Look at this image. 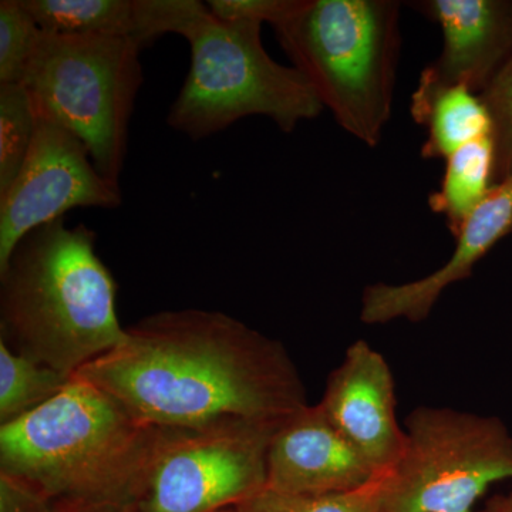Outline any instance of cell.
Segmentation results:
<instances>
[{
    "instance_id": "obj_21",
    "label": "cell",
    "mask_w": 512,
    "mask_h": 512,
    "mask_svg": "<svg viewBox=\"0 0 512 512\" xmlns=\"http://www.w3.org/2000/svg\"><path fill=\"white\" fill-rule=\"evenodd\" d=\"M493 124L494 185L512 177V56L480 94Z\"/></svg>"
},
{
    "instance_id": "obj_15",
    "label": "cell",
    "mask_w": 512,
    "mask_h": 512,
    "mask_svg": "<svg viewBox=\"0 0 512 512\" xmlns=\"http://www.w3.org/2000/svg\"><path fill=\"white\" fill-rule=\"evenodd\" d=\"M494 144L487 136L467 144L446 160L440 188L429 197V207L443 215L454 238L494 187Z\"/></svg>"
},
{
    "instance_id": "obj_5",
    "label": "cell",
    "mask_w": 512,
    "mask_h": 512,
    "mask_svg": "<svg viewBox=\"0 0 512 512\" xmlns=\"http://www.w3.org/2000/svg\"><path fill=\"white\" fill-rule=\"evenodd\" d=\"M262 25L228 22L200 13L181 36L190 45V69L167 114V124L204 140L251 116L292 133L325 107L305 76L276 62L262 45Z\"/></svg>"
},
{
    "instance_id": "obj_23",
    "label": "cell",
    "mask_w": 512,
    "mask_h": 512,
    "mask_svg": "<svg viewBox=\"0 0 512 512\" xmlns=\"http://www.w3.org/2000/svg\"><path fill=\"white\" fill-rule=\"evenodd\" d=\"M35 512H117L113 505L89 503H43L40 501Z\"/></svg>"
},
{
    "instance_id": "obj_11",
    "label": "cell",
    "mask_w": 512,
    "mask_h": 512,
    "mask_svg": "<svg viewBox=\"0 0 512 512\" xmlns=\"http://www.w3.org/2000/svg\"><path fill=\"white\" fill-rule=\"evenodd\" d=\"M379 476L319 404L282 421L266 451L265 488L279 494L343 493Z\"/></svg>"
},
{
    "instance_id": "obj_2",
    "label": "cell",
    "mask_w": 512,
    "mask_h": 512,
    "mask_svg": "<svg viewBox=\"0 0 512 512\" xmlns=\"http://www.w3.org/2000/svg\"><path fill=\"white\" fill-rule=\"evenodd\" d=\"M96 232L64 220L29 232L0 268V342L73 377L126 338Z\"/></svg>"
},
{
    "instance_id": "obj_8",
    "label": "cell",
    "mask_w": 512,
    "mask_h": 512,
    "mask_svg": "<svg viewBox=\"0 0 512 512\" xmlns=\"http://www.w3.org/2000/svg\"><path fill=\"white\" fill-rule=\"evenodd\" d=\"M406 426L379 512H474L491 484L512 480V434L498 417L419 407Z\"/></svg>"
},
{
    "instance_id": "obj_18",
    "label": "cell",
    "mask_w": 512,
    "mask_h": 512,
    "mask_svg": "<svg viewBox=\"0 0 512 512\" xmlns=\"http://www.w3.org/2000/svg\"><path fill=\"white\" fill-rule=\"evenodd\" d=\"M37 116L23 84H0V195L15 183L36 134Z\"/></svg>"
},
{
    "instance_id": "obj_17",
    "label": "cell",
    "mask_w": 512,
    "mask_h": 512,
    "mask_svg": "<svg viewBox=\"0 0 512 512\" xmlns=\"http://www.w3.org/2000/svg\"><path fill=\"white\" fill-rule=\"evenodd\" d=\"M72 379L0 342V426L35 412L62 393Z\"/></svg>"
},
{
    "instance_id": "obj_7",
    "label": "cell",
    "mask_w": 512,
    "mask_h": 512,
    "mask_svg": "<svg viewBox=\"0 0 512 512\" xmlns=\"http://www.w3.org/2000/svg\"><path fill=\"white\" fill-rule=\"evenodd\" d=\"M281 423L229 417L197 426L151 427L117 512L237 507L265 490L266 451Z\"/></svg>"
},
{
    "instance_id": "obj_9",
    "label": "cell",
    "mask_w": 512,
    "mask_h": 512,
    "mask_svg": "<svg viewBox=\"0 0 512 512\" xmlns=\"http://www.w3.org/2000/svg\"><path fill=\"white\" fill-rule=\"evenodd\" d=\"M37 116L35 140L15 183L0 195V268L29 232L76 208L116 210L119 183L97 170L89 150L67 128Z\"/></svg>"
},
{
    "instance_id": "obj_1",
    "label": "cell",
    "mask_w": 512,
    "mask_h": 512,
    "mask_svg": "<svg viewBox=\"0 0 512 512\" xmlns=\"http://www.w3.org/2000/svg\"><path fill=\"white\" fill-rule=\"evenodd\" d=\"M74 376L106 390L147 426L229 417L281 423L309 406L281 343L202 309L146 316Z\"/></svg>"
},
{
    "instance_id": "obj_24",
    "label": "cell",
    "mask_w": 512,
    "mask_h": 512,
    "mask_svg": "<svg viewBox=\"0 0 512 512\" xmlns=\"http://www.w3.org/2000/svg\"><path fill=\"white\" fill-rule=\"evenodd\" d=\"M477 512H512V488L508 493L490 498L483 510Z\"/></svg>"
},
{
    "instance_id": "obj_25",
    "label": "cell",
    "mask_w": 512,
    "mask_h": 512,
    "mask_svg": "<svg viewBox=\"0 0 512 512\" xmlns=\"http://www.w3.org/2000/svg\"><path fill=\"white\" fill-rule=\"evenodd\" d=\"M214 512H238L235 508H225V510H218Z\"/></svg>"
},
{
    "instance_id": "obj_16",
    "label": "cell",
    "mask_w": 512,
    "mask_h": 512,
    "mask_svg": "<svg viewBox=\"0 0 512 512\" xmlns=\"http://www.w3.org/2000/svg\"><path fill=\"white\" fill-rule=\"evenodd\" d=\"M23 5L43 32L120 37L140 46V0H23Z\"/></svg>"
},
{
    "instance_id": "obj_26",
    "label": "cell",
    "mask_w": 512,
    "mask_h": 512,
    "mask_svg": "<svg viewBox=\"0 0 512 512\" xmlns=\"http://www.w3.org/2000/svg\"><path fill=\"white\" fill-rule=\"evenodd\" d=\"M511 234H512V227H511Z\"/></svg>"
},
{
    "instance_id": "obj_13",
    "label": "cell",
    "mask_w": 512,
    "mask_h": 512,
    "mask_svg": "<svg viewBox=\"0 0 512 512\" xmlns=\"http://www.w3.org/2000/svg\"><path fill=\"white\" fill-rule=\"evenodd\" d=\"M512 227V177L494 185L483 204L473 212L458 235L454 252L446 264L426 278L406 284L367 286L362 295L360 319L367 325H382L392 320L421 322L448 286L466 281L474 266Z\"/></svg>"
},
{
    "instance_id": "obj_6",
    "label": "cell",
    "mask_w": 512,
    "mask_h": 512,
    "mask_svg": "<svg viewBox=\"0 0 512 512\" xmlns=\"http://www.w3.org/2000/svg\"><path fill=\"white\" fill-rule=\"evenodd\" d=\"M141 47L128 39L43 32L23 77L36 114L67 128L97 170L120 184L128 127L144 82Z\"/></svg>"
},
{
    "instance_id": "obj_12",
    "label": "cell",
    "mask_w": 512,
    "mask_h": 512,
    "mask_svg": "<svg viewBox=\"0 0 512 512\" xmlns=\"http://www.w3.org/2000/svg\"><path fill=\"white\" fill-rule=\"evenodd\" d=\"M443 32V50L420 79L481 94L512 56V0L412 2Z\"/></svg>"
},
{
    "instance_id": "obj_4",
    "label": "cell",
    "mask_w": 512,
    "mask_h": 512,
    "mask_svg": "<svg viewBox=\"0 0 512 512\" xmlns=\"http://www.w3.org/2000/svg\"><path fill=\"white\" fill-rule=\"evenodd\" d=\"M397 0H303L275 26L286 55L346 133L376 147L392 117L399 64Z\"/></svg>"
},
{
    "instance_id": "obj_14",
    "label": "cell",
    "mask_w": 512,
    "mask_h": 512,
    "mask_svg": "<svg viewBox=\"0 0 512 512\" xmlns=\"http://www.w3.org/2000/svg\"><path fill=\"white\" fill-rule=\"evenodd\" d=\"M412 114L427 131L421 147V157L426 160H447L460 148L493 133L480 94L464 86L419 79L412 96Z\"/></svg>"
},
{
    "instance_id": "obj_22",
    "label": "cell",
    "mask_w": 512,
    "mask_h": 512,
    "mask_svg": "<svg viewBox=\"0 0 512 512\" xmlns=\"http://www.w3.org/2000/svg\"><path fill=\"white\" fill-rule=\"evenodd\" d=\"M303 0H210L212 15L228 22H252L279 25L301 8Z\"/></svg>"
},
{
    "instance_id": "obj_20",
    "label": "cell",
    "mask_w": 512,
    "mask_h": 512,
    "mask_svg": "<svg viewBox=\"0 0 512 512\" xmlns=\"http://www.w3.org/2000/svg\"><path fill=\"white\" fill-rule=\"evenodd\" d=\"M42 29L30 15L23 0L0 2V84H20Z\"/></svg>"
},
{
    "instance_id": "obj_19",
    "label": "cell",
    "mask_w": 512,
    "mask_h": 512,
    "mask_svg": "<svg viewBox=\"0 0 512 512\" xmlns=\"http://www.w3.org/2000/svg\"><path fill=\"white\" fill-rule=\"evenodd\" d=\"M376 477L363 487L343 493L288 495L262 490L235 507L238 512H379L387 478Z\"/></svg>"
},
{
    "instance_id": "obj_10",
    "label": "cell",
    "mask_w": 512,
    "mask_h": 512,
    "mask_svg": "<svg viewBox=\"0 0 512 512\" xmlns=\"http://www.w3.org/2000/svg\"><path fill=\"white\" fill-rule=\"evenodd\" d=\"M319 406L376 473H392L407 437L397 421L394 379L383 355L365 340L349 346Z\"/></svg>"
},
{
    "instance_id": "obj_3",
    "label": "cell",
    "mask_w": 512,
    "mask_h": 512,
    "mask_svg": "<svg viewBox=\"0 0 512 512\" xmlns=\"http://www.w3.org/2000/svg\"><path fill=\"white\" fill-rule=\"evenodd\" d=\"M151 427L106 390L73 376L35 412L0 426V477L43 503L116 507Z\"/></svg>"
}]
</instances>
